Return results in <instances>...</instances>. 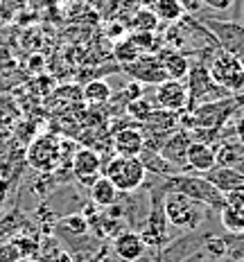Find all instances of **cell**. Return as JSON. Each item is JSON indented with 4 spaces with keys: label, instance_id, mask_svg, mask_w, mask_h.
I'll return each instance as SVG.
<instances>
[{
    "label": "cell",
    "instance_id": "3957f363",
    "mask_svg": "<svg viewBox=\"0 0 244 262\" xmlns=\"http://www.w3.org/2000/svg\"><path fill=\"white\" fill-rule=\"evenodd\" d=\"M163 215L170 226L181 231H194L204 222V206L179 192L163 194Z\"/></svg>",
    "mask_w": 244,
    "mask_h": 262
},
{
    "label": "cell",
    "instance_id": "f546056e",
    "mask_svg": "<svg viewBox=\"0 0 244 262\" xmlns=\"http://www.w3.org/2000/svg\"><path fill=\"white\" fill-rule=\"evenodd\" d=\"M226 206H235V208H244V188L231 190V192L224 194Z\"/></svg>",
    "mask_w": 244,
    "mask_h": 262
},
{
    "label": "cell",
    "instance_id": "8fae6325",
    "mask_svg": "<svg viewBox=\"0 0 244 262\" xmlns=\"http://www.w3.org/2000/svg\"><path fill=\"white\" fill-rule=\"evenodd\" d=\"M102 167H104L102 165V156L97 154V149H91V147H81L70 158V170L77 177V181L84 185L93 183L100 177Z\"/></svg>",
    "mask_w": 244,
    "mask_h": 262
},
{
    "label": "cell",
    "instance_id": "7402d4cb",
    "mask_svg": "<svg viewBox=\"0 0 244 262\" xmlns=\"http://www.w3.org/2000/svg\"><path fill=\"white\" fill-rule=\"evenodd\" d=\"M127 27L131 32H159L161 30V20L156 18V14L151 12V9L138 7Z\"/></svg>",
    "mask_w": 244,
    "mask_h": 262
},
{
    "label": "cell",
    "instance_id": "9a60e30c",
    "mask_svg": "<svg viewBox=\"0 0 244 262\" xmlns=\"http://www.w3.org/2000/svg\"><path fill=\"white\" fill-rule=\"evenodd\" d=\"M186 165H188V170H192L197 174H206L208 170H213V167L217 165L215 147L192 140L190 147H188V154H186Z\"/></svg>",
    "mask_w": 244,
    "mask_h": 262
},
{
    "label": "cell",
    "instance_id": "cb8c5ba5",
    "mask_svg": "<svg viewBox=\"0 0 244 262\" xmlns=\"http://www.w3.org/2000/svg\"><path fill=\"white\" fill-rule=\"evenodd\" d=\"M221 226L229 233H244V208H235V206H224L219 210Z\"/></svg>",
    "mask_w": 244,
    "mask_h": 262
},
{
    "label": "cell",
    "instance_id": "4316f807",
    "mask_svg": "<svg viewBox=\"0 0 244 262\" xmlns=\"http://www.w3.org/2000/svg\"><path fill=\"white\" fill-rule=\"evenodd\" d=\"M61 226L66 228V231L77 233V235H86V233H88V220H86L84 215H68V217H63Z\"/></svg>",
    "mask_w": 244,
    "mask_h": 262
},
{
    "label": "cell",
    "instance_id": "484cf974",
    "mask_svg": "<svg viewBox=\"0 0 244 262\" xmlns=\"http://www.w3.org/2000/svg\"><path fill=\"white\" fill-rule=\"evenodd\" d=\"M113 57H116V61L120 66H127V63L136 61V59L140 57V52H138V48L131 43V39L124 36V39L116 41V46H113Z\"/></svg>",
    "mask_w": 244,
    "mask_h": 262
},
{
    "label": "cell",
    "instance_id": "4fadbf2b",
    "mask_svg": "<svg viewBox=\"0 0 244 262\" xmlns=\"http://www.w3.org/2000/svg\"><path fill=\"white\" fill-rule=\"evenodd\" d=\"M145 147V136L140 124H129L118 131H113V149L118 156H140Z\"/></svg>",
    "mask_w": 244,
    "mask_h": 262
},
{
    "label": "cell",
    "instance_id": "1f68e13d",
    "mask_svg": "<svg viewBox=\"0 0 244 262\" xmlns=\"http://www.w3.org/2000/svg\"><path fill=\"white\" fill-rule=\"evenodd\" d=\"M176 3L181 5L183 14H188V16H197V14L204 9L202 0H176Z\"/></svg>",
    "mask_w": 244,
    "mask_h": 262
},
{
    "label": "cell",
    "instance_id": "83f0119b",
    "mask_svg": "<svg viewBox=\"0 0 244 262\" xmlns=\"http://www.w3.org/2000/svg\"><path fill=\"white\" fill-rule=\"evenodd\" d=\"M129 34V27L122 23V20H108L106 23V36L113 41H120Z\"/></svg>",
    "mask_w": 244,
    "mask_h": 262
},
{
    "label": "cell",
    "instance_id": "6da1fadb",
    "mask_svg": "<svg viewBox=\"0 0 244 262\" xmlns=\"http://www.w3.org/2000/svg\"><path fill=\"white\" fill-rule=\"evenodd\" d=\"M163 192H179L188 199L197 201L202 206H208L213 210H221L226 206L224 201V194L210 185L204 177H190V174H172V177H165L163 181Z\"/></svg>",
    "mask_w": 244,
    "mask_h": 262
},
{
    "label": "cell",
    "instance_id": "d6986e66",
    "mask_svg": "<svg viewBox=\"0 0 244 262\" xmlns=\"http://www.w3.org/2000/svg\"><path fill=\"white\" fill-rule=\"evenodd\" d=\"M81 97H84L86 104H91V106L106 104V102H111V97H113L111 84H108L106 79H91L88 84L84 86V91H81Z\"/></svg>",
    "mask_w": 244,
    "mask_h": 262
},
{
    "label": "cell",
    "instance_id": "d4e9b609",
    "mask_svg": "<svg viewBox=\"0 0 244 262\" xmlns=\"http://www.w3.org/2000/svg\"><path fill=\"white\" fill-rule=\"evenodd\" d=\"M124 111H127V116L131 120H136V124H143L149 118V113L154 111V104H151L147 97H136V100L127 102Z\"/></svg>",
    "mask_w": 244,
    "mask_h": 262
},
{
    "label": "cell",
    "instance_id": "7c38bea8",
    "mask_svg": "<svg viewBox=\"0 0 244 262\" xmlns=\"http://www.w3.org/2000/svg\"><path fill=\"white\" fill-rule=\"evenodd\" d=\"M190 143H192V136H190V131L179 127V129H174V131H172V134L165 138V143H163L159 154L165 158L170 165H174L179 172H181V170H188V165H186V154H188Z\"/></svg>",
    "mask_w": 244,
    "mask_h": 262
},
{
    "label": "cell",
    "instance_id": "d6a6232c",
    "mask_svg": "<svg viewBox=\"0 0 244 262\" xmlns=\"http://www.w3.org/2000/svg\"><path fill=\"white\" fill-rule=\"evenodd\" d=\"M202 5L213 9V12H226L233 7V0H202Z\"/></svg>",
    "mask_w": 244,
    "mask_h": 262
},
{
    "label": "cell",
    "instance_id": "277c9868",
    "mask_svg": "<svg viewBox=\"0 0 244 262\" xmlns=\"http://www.w3.org/2000/svg\"><path fill=\"white\" fill-rule=\"evenodd\" d=\"M25 161L32 170L41 174H54L57 167H61L63 163V149H61V138L54 134H43L36 136L27 147Z\"/></svg>",
    "mask_w": 244,
    "mask_h": 262
},
{
    "label": "cell",
    "instance_id": "ba28073f",
    "mask_svg": "<svg viewBox=\"0 0 244 262\" xmlns=\"http://www.w3.org/2000/svg\"><path fill=\"white\" fill-rule=\"evenodd\" d=\"M151 204H154V208H151L147 222L143 224V231L138 233L140 237H143L145 247H154V249H163L167 242H170V224H167L165 215H163V196L159 192H151Z\"/></svg>",
    "mask_w": 244,
    "mask_h": 262
},
{
    "label": "cell",
    "instance_id": "e575fe53",
    "mask_svg": "<svg viewBox=\"0 0 244 262\" xmlns=\"http://www.w3.org/2000/svg\"><path fill=\"white\" fill-rule=\"evenodd\" d=\"M138 5L140 7H147V9H151L156 5V0H138Z\"/></svg>",
    "mask_w": 244,
    "mask_h": 262
},
{
    "label": "cell",
    "instance_id": "5bb4252c",
    "mask_svg": "<svg viewBox=\"0 0 244 262\" xmlns=\"http://www.w3.org/2000/svg\"><path fill=\"white\" fill-rule=\"evenodd\" d=\"M145 251L147 247H145L143 237L134 231H120L113 237V253L124 262H138L145 255Z\"/></svg>",
    "mask_w": 244,
    "mask_h": 262
},
{
    "label": "cell",
    "instance_id": "ffe728a7",
    "mask_svg": "<svg viewBox=\"0 0 244 262\" xmlns=\"http://www.w3.org/2000/svg\"><path fill=\"white\" fill-rule=\"evenodd\" d=\"M140 163L145 165V170L154 172V174H161V177H172V174H179V170L174 165H170V163L163 158L159 151H149V149H143L140 151Z\"/></svg>",
    "mask_w": 244,
    "mask_h": 262
},
{
    "label": "cell",
    "instance_id": "52a82bcc",
    "mask_svg": "<svg viewBox=\"0 0 244 262\" xmlns=\"http://www.w3.org/2000/svg\"><path fill=\"white\" fill-rule=\"evenodd\" d=\"M206 30L215 36L221 52L244 59V23L237 20H219V18H202Z\"/></svg>",
    "mask_w": 244,
    "mask_h": 262
},
{
    "label": "cell",
    "instance_id": "44dd1931",
    "mask_svg": "<svg viewBox=\"0 0 244 262\" xmlns=\"http://www.w3.org/2000/svg\"><path fill=\"white\" fill-rule=\"evenodd\" d=\"M127 36L131 39L134 46L138 48L140 54H156L165 46L159 32H131V34H127Z\"/></svg>",
    "mask_w": 244,
    "mask_h": 262
},
{
    "label": "cell",
    "instance_id": "e0dca14e",
    "mask_svg": "<svg viewBox=\"0 0 244 262\" xmlns=\"http://www.w3.org/2000/svg\"><path fill=\"white\" fill-rule=\"evenodd\" d=\"M156 54H159L163 68H165L167 79H181V81L186 79V75H188V70H190V59H188L186 52L163 46Z\"/></svg>",
    "mask_w": 244,
    "mask_h": 262
},
{
    "label": "cell",
    "instance_id": "30bf717a",
    "mask_svg": "<svg viewBox=\"0 0 244 262\" xmlns=\"http://www.w3.org/2000/svg\"><path fill=\"white\" fill-rule=\"evenodd\" d=\"M154 102L159 104V108H165V111H183L188 108V89L186 81L181 79H165L161 81L159 86H154Z\"/></svg>",
    "mask_w": 244,
    "mask_h": 262
},
{
    "label": "cell",
    "instance_id": "8992f818",
    "mask_svg": "<svg viewBox=\"0 0 244 262\" xmlns=\"http://www.w3.org/2000/svg\"><path fill=\"white\" fill-rule=\"evenodd\" d=\"M208 73L215 84L224 89L229 95L244 93V59L233 57L229 52H215Z\"/></svg>",
    "mask_w": 244,
    "mask_h": 262
},
{
    "label": "cell",
    "instance_id": "9c48e42d",
    "mask_svg": "<svg viewBox=\"0 0 244 262\" xmlns=\"http://www.w3.org/2000/svg\"><path fill=\"white\" fill-rule=\"evenodd\" d=\"M122 70L131 77V81H138L143 86H159L167 79L159 54H140L136 61L122 66Z\"/></svg>",
    "mask_w": 244,
    "mask_h": 262
},
{
    "label": "cell",
    "instance_id": "603a6c76",
    "mask_svg": "<svg viewBox=\"0 0 244 262\" xmlns=\"http://www.w3.org/2000/svg\"><path fill=\"white\" fill-rule=\"evenodd\" d=\"M151 12L156 14V18L161 20V25H172V23H179L183 18V9L176 0H156V5L151 7Z\"/></svg>",
    "mask_w": 244,
    "mask_h": 262
},
{
    "label": "cell",
    "instance_id": "5b68a950",
    "mask_svg": "<svg viewBox=\"0 0 244 262\" xmlns=\"http://www.w3.org/2000/svg\"><path fill=\"white\" fill-rule=\"evenodd\" d=\"M186 89H188V108L186 111H192L199 104H206V102H215V100H224V97H231L224 89L213 81L208 73V66L204 63H190V70L186 75Z\"/></svg>",
    "mask_w": 244,
    "mask_h": 262
},
{
    "label": "cell",
    "instance_id": "7a4b0ae2",
    "mask_svg": "<svg viewBox=\"0 0 244 262\" xmlns=\"http://www.w3.org/2000/svg\"><path fill=\"white\" fill-rule=\"evenodd\" d=\"M104 177L120 194H129L143 188L145 179H147V170H145L138 156H116L106 163Z\"/></svg>",
    "mask_w": 244,
    "mask_h": 262
},
{
    "label": "cell",
    "instance_id": "ac0fdd59",
    "mask_svg": "<svg viewBox=\"0 0 244 262\" xmlns=\"http://www.w3.org/2000/svg\"><path fill=\"white\" fill-rule=\"evenodd\" d=\"M118 199H120V192L113 188V183L108 181L104 174H100V177L91 183V204H95L97 208H108V206H113Z\"/></svg>",
    "mask_w": 244,
    "mask_h": 262
},
{
    "label": "cell",
    "instance_id": "4dcf8cb0",
    "mask_svg": "<svg viewBox=\"0 0 244 262\" xmlns=\"http://www.w3.org/2000/svg\"><path fill=\"white\" fill-rule=\"evenodd\" d=\"M233 138H235L237 143L244 145V111H242V108L237 111L235 120H233Z\"/></svg>",
    "mask_w": 244,
    "mask_h": 262
},
{
    "label": "cell",
    "instance_id": "836d02e7",
    "mask_svg": "<svg viewBox=\"0 0 244 262\" xmlns=\"http://www.w3.org/2000/svg\"><path fill=\"white\" fill-rule=\"evenodd\" d=\"M52 262H73V258H70L68 253H63V251H61V253L54 255V260H52Z\"/></svg>",
    "mask_w": 244,
    "mask_h": 262
},
{
    "label": "cell",
    "instance_id": "f1b7e54d",
    "mask_svg": "<svg viewBox=\"0 0 244 262\" xmlns=\"http://www.w3.org/2000/svg\"><path fill=\"white\" fill-rule=\"evenodd\" d=\"M204 249L208 251V253L213 255V258H224V255H226V244H224V239H219V237L208 239Z\"/></svg>",
    "mask_w": 244,
    "mask_h": 262
},
{
    "label": "cell",
    "instance_id": "2e32d148",
    "mask_svg": "<svg viewBox=\"0 0 244 262\" xmlns=\"http://www.w3.org/2000/svg\"><path fill=\"white\" fill-rule=\"evenodd\" d=\"M202 177L208 181L210 185H215L221 194L231 192V190H237V188H244V172L240 170H233V167H221V165H215L213 170H208Z\"/></svg>",
    "mask_w": 244,
    "mask_h": 262
}]
</instances>
